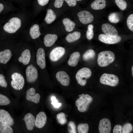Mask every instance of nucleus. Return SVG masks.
I'll return each mask as SVG.
<instances>
[{
	"label": "nucleus",
	"instance_id": "nucleus-31",
	"mask_svg": "<svg viewBox=\"0 0 133 133\" xmlns=\"http://www.w3.org/2000/svg\"><path fill=\"white\" fill-rule=\"evenodd\" d=\"M57 120L60 124L63 125L67 122V120L65 114L63 112L58 114L56 115Z\"/></svg>",
	"mask_w": 133,
	"mask_h": 133
},
{
	"label": "nucleus",
	"instance_id": "nucleus-17",
	"mask_svg": "<svg viewBox=\"0 0 133 133\" xmlns=\"http://www.w3.org/2000/svg\"><path fill=\"white\" fill-rule=\"evenodd\" d=\"M47 117L46 114L43 112H39L37 115L35 121V125L38 128H41L46 124Z\"/></svg>",
	"mask_w": 133,
	"mask_h": 133
},
{
	"label": "nucleus",
	"instance_id": "nucleus-45",
	"mask_svg": "<svg viewBox=\"0 0 133 133\" xmlns=\"http://www.w3.org/2000/svg\"><path fill=\"white\" fill-rule=\"evenodd\" d=\"M4 8V6L2 4L0 3V14Z\"/></svg>",
	"mask_w": 133,
	"mask_h": 133
},
{
	"label": "nucleus",
	"instance_id": "nucleus-19",
	"mask_svg": "<svg viewBox=\"0 0 133 133\" xmlns=\"http://www.w3.org/2000/svg\"><path fill=\"white\" fill-rule=\"evenodd\" d=\"M12 55L11 51L6 49L0 52V63L4 64L7 63L10 60Z\"/></svg>",
	"mask_w": 133,
	"mask_h": 133
},
{
	"label": "nucleus",
	"instance_id": "nucleus-33",
	"mask_svg": "<svg viewBox=\"0 0 133 133\" xmlns=\"http://www.w3.org/2000/svg\"><path fill=\"white\" fill-rule=\"evenodd\" d=\"M133 130V127L131 123H127L123 125L122 127V133H129Z\"/></svg>",
	"mask_w": 133,
	"mask_h": 133
},
{
	"label": "nucleus",
	"instance_id": "nucleus-38",
	"mask_svg": "<svg viewBox=\"0 0 133 133\" xmlns=\"http://www.w3.org/2000/svg\"><path fill=\"white\" fill-rule=\"evenodd\" d=\"M68 131L69 133H77L76 126L75 123L72 121H70L68 125Z\"/></svg>",
	"mask_w": 133,
	"mask_h": 133
},
{
	"label": "nucleus",
	"instance_id": "nucleus-40",
	"mask_svg": "<svg viewBox=\"0 0 133 133\" xmlns=\"http://www.w3.org/2000/svg\"><path fill=\"white\" fill-rule=\"evenodd\" d=\"M0 86L4 87H6L7 86V83L4 76L1 74H0Z\"/></svg>",
	"mask_w": 133,
	"mask_h": 133
},
{
	"label": "nucleus",
	"instance_id": "nucleus-12",
	"mask_svg": "<svg viewBox=\"0 0 133 133\" xmlns=\"http://www.w3.org/2000/svg\"><path fill=\"white\" fill-rule=\"evenodd\" d=\"M101 29L102 32L108 36L115 37L118 35V32L116 28L108 23L103 24Z\"/></svg>",
	"mask_w": 133,
	"mask_h": 133
},
{
	"label": "nucleus",
	"instance_id": "nucleus-36",
	"mask_svg": "<svg viewBox=\"0 0 133 133\" xmlns=\"http://www.w3.org/2000/svg\"><path fill=\"white\" fill-rule=\"evenodd\" d=\"M115 2L118 7L122 10L126 9L127 6L126 2L124 0H115Z\"/></svg>",
	"mask_w": 133,
	"mask_h": 133
},
{
	"label": "nucleus",
	"instance_id": "nucleus-1",
	"mask_svg": "<svg viewBox=\"0 0 133 133\" xmlns=\"http://www.w3.org/2000/svg\"><path fill=\"white\" fill-rule=\"evenodd\" d=\"M115 58V55L113 52L110 51H102L98 55V63L100 67L106 66L113 63Z\"/></svg>",
	"mask_w": 133,
	"mask_h": 133
},
{
	"label": "nucleus",
	"instance_id": "nucleus-20",
	"mask_svg": "<svg viewBox=\"0 0 133 133\" xmlns=\"http://www.w3.org/2000/svg\"><path fill=\"white\" fill-rule=\"evenodd\" d=\"M57 35L54 34H48L44 38V43L47 47H50L53 45L57 39Z\"/></svg>",
	"mask_w": 133,
	"mask_h": 133
},
{
	"label": "nucleus",
	"instance_id": "nucleus-21",
	"mask_svg": "<svg viewBox=\"0 0 133 133\" xmlns=\"http://www.w3.org/2000/svg\"><path fill=\"white\" fill-rule=\"evenodd\" d=\"M31 58L30 51L28 49H26L22 52L21 56L18 58V60L23 65H26L29 63Z\"/></svg>",
	"mask_w": 133,
	"mask_h": 133
},
{
	"label": "nucleus",
	"instance_id": "nucleus-8",
	"mask_svg": "<svg viewBox=\"0 0 133 133\" xmlns=\"http://www.w3.org/2000/svg\"><path fill=\"white\" fill-rule=\"evenodd\" d=\"M0 122L9 126H13L14 123V120L7 111L0 109Z\"/></svg>",
	"mask_w": 133,
	"mask_h": 133
},
{
	"label": "nucleus",
	"instance_id": "nucleus-43",
	"mask_svg": "<svg viewBox=\"0 0 133 133\" xmlns=\"http://www.w3.org/2000/svg\"><path fill=\"white\" fill-rule=\"evenodd\" d=\"M65 0L70 7L74 6L77 4V1L76 0Z\"/></svg>",
	"mask_w": 133,
	"mask_h": 133
},
{
	"label": "nucleus",
	"instance_id": "nucleus-39",
	"mask_svg": "<svg viewBox=\"0 0 133 133\" xmlns=\"http://www.w3.org/2000/svg\"><path fill=\"white\" fill-rule=\"evenodd\" d=\"M52 101L51 104L53 106L56 108H58L60 107L62 104L61 103H58L56 97L54 96H52L51 98Z\"/></svg>",
	"mask_w": 133,
	"mask_h": 133
},
{
	"label": "nucleus",
	"instance_id": "nucleus-2",
	"mask_svg": "<svg viewBox=\"0 0 133 133\" xmlns=\"http://www.w3.org/2000/svg\"><path fill=\"white\" fill-rule=\"evenodd\" d=\"M79 98L76 101L75 105L79 111L81 112H86L92 102L93 98L88 94L84 95L83 94L79 95Z\"/></svg>",
	"mask_w": 133,
	"mask_h": 133
},
{
	"label": "nucleus",
	"instance_id": "nucleus-5",
	"mask_svg": "<svg viewBox=\"0 0 133 133\" xmlns=\"http://www.w3.org/2000/svg\"><path fill=\"white\" fill-rule=\"evenodd\" d=\"M12 80L11 83L12 87L17 90L22 89L24 85L25 81L22 75L18 72H15L11 76Z\"/></svg>",
	"mask_w": 133,
	"mask_h": 133
},
{
	"label": "nucleus",
	"instance_id": "nucleus-34",
	"mask_svg": "<svg viewBox=\"0 0 133 133\" xmlns=\"http://www.w3.org/2000/svg\"><path fill=\"white\" fill-rule=\"evenodd\" d=\"M93 26L91 24L89 25L88 27V30L86 33V36L89 40L91 39L94 36Z\"/></svg>",
	"mask_w": 133,
	"mask_h": 133
},
{
	"label": "nucleus",
	"instance_id": "nucleus-26",
	"mask_svg": "<svg viewBox=\"0 0 133 133\" xmlns=\"http://www.w3.org/2000/svg\"><path fill=\"white\" fill-rule=\"evenodd\" d=\"M81 36V33L80 32L75 31L68 34L66 37V39L68 42H72L79 39Z\"/></svg>",
	"mask_w": 133,
	"mask_h": 133
},
{
	"label": "nucleus",
	"instance_id": "nucleus-46",
	"mask_svg": "<svg viewBox=\"0 0 133 133\" xmlns=\"http://www.w3.org/2000/svg\"><path fill=\"white\" fill-rule=\"evenodd\" d=\"M133 66H132V76H133Z\"/></svg>",
	"mask_w": 133,
	"mask_h": 133
},
{
	"label": "nucleus",
	"instance_id": "nucleus-44",
	"mask_svg": "<svg viewBox=\"0 0 133 133\" xmlns=\"http://www.w3.org/2000/svg\"><path fill=\"white\" fill-rule=\"evenodd\" d=\"M49 0H37L38 4L41 6H44L48 3Z\"/></svg>",
	"mask_w": 133,
	"mask_h": 133
},
{
	"label": "nucleus",
	"instance_id": "nucleus-3",
	"mask_svg": "<svg viewBox=\"0 0 133 133\" xmlns=\"http://www.w3.org/2000/svg\"><path fill=\"white\" fill-rule=\"evenodd\" d=\"M21 26L20 19L17 17L11 18L3 27L4 30L6 32L10 33H15L20 28Z\"/></svg>",
	"mask_w": 133,
	"mask_h": 133
},
{
	"label": "nucleus",
	"instance_id": "nucleus-24",
	"mask_svg": "<svg viewBox=\"0 0 133 133\" xmlns=\"http://www.w3.org/2000/svg\"><path fill=\"white\" fill-rule=\"evenodd\" d=\"M106 2L105 0H95L91 3V6L94 10L101 9L105 7Z\"/></svg>",
	"mask_w": 133,
	"mask_h": 133
},
{
	"label": "nucleus",
	"instance_id": "nucleus-9",
	"mask_svg": "<svg viewBox=\"0 0 133 133\" xmlns=\"http://www.w3.org/2000/svg\"><path fill=\"white\" fill-rule=\"evenodd\" d=\"M80 21L84 24L91 22L94 19L93 15L89 12L86 10L81 11L77 14Z\"/></svg>",
	"mask_w": 133,
	"mask_h": 133
},
{
	"label": "nucleus",
	"instance_id": "nucleus-16",
	"mask_svg": "<svg viewBox=\"0 0 133 133\" xmlns=\"http://www.w3.org/2000/svg\"><path fill=\"white\" fill-rule=\"evenodd\" d=\"M56 77L57 80L63 85L67 86L69 84L70 78L66 72L59 71L56 73Z\"/></svg>",
	"mask_w": 133,
	"mask_h": 133
},
{
	"label": "nucleus",
	"instance_id": "nucleus-30",
	"mask_svg": "<svg viewBox=\"0 0 133 133\" xmlns=\"http://www.w3.org/2000/svg\"><path fill=\"white\" fill-rule=\"evenodd\" d=\"M89 128L88 125L87 123L79 124L77 127L78 131L79 133H87Z\"/></svg>",
	"mask_w": 133,
	"mask_h": 133
},
{
	"label": "nucleus",
	"instance_id": "nucleus-15",
	"mask_svg": "<svg viewBox=\"0 0 133 133\" xmlns=\"http://www.w3.org/2000/svg\"><path fill=\"white\" fill-rule=\"evenodd\" d=\"M35 93V90L34 88H30L26 92V98L28 101L37 104L40 101V96L39 93Z\"/></svg>",
	"mask_w": 133,
	"mask_h": 133
},
{
	"label": "nucleus",
	"instance_id": "nucleus-35",
	"mask_svg": "<svg viewBox=\"0 0 133 133\" xmlns=\"http://www.w3.org/2000/svg\"><path fill=\"white\" fill-rule=\"evenodd\" d=\"M10 103V100L7 97L0 94V105H7Z\"/></svg>",
	"mask_w": 133,
	"mask_h": 133
},
{
	"label": "nucleus",
	"instance_id": "nucleus-23",
	"mask_svg": "<svg viewBox=\"0 0 133 133\" xmlns=\"http://www.w3.org/2000/svg\"><path fill=\"white\" fill-rule=\"evenodd\" d=\"M29 33L32 39H35L38 38L41 34L38 25L37 24L33 25L30 28Z\"/></svg>",
	"mask_w": 133,
	"mask_h": 133
},
{
	"label": "nucleus",
	"instance_id": "nucleus-32",
	"mask_svg": "<svg viewBox=\"0 0 133 133\" xmlns=\"http://www.w3.org/2000/svg\"><path fill=\"white\" fill-rule=\"evenodd\" d=\"M108 20L111 23H116L120 21V18L118 14L116 13L110 14L108 16Z\"/></svg>",
	"mask_w": 133,
	"mask_h": 133
},
{
	"label": "nucleus",
	"instance_id": "nucleus-7",
	"mask_svg": "<svg viewBox=\"0 0 133 133\" xmlns=\"http://www.w3.org/2000/svg\"><path fill=\"white\" fill-rule=\"evenodd\" d=\"M26 74L27 81L30 83L35 82L38 76V71L32 64L27 67L26 70Z\"/></svg>",
	"mask_w": 133,
	"mask_h": 133
},
{
	"label": "nucleus",
	"instance_id": "nucleus-11",
	"mask_svg": "<svg viewBox=\"0 0 133 133\" xmlns=\"http://www.w3.org/2000/svg\"><path fill=\"white\" fill-rule=\"evenodd\" d=\"M99 39L100 41L104 43L112 44L117 43L120 42L121 38L118 35L116 37H114L102 34L99 35Z\"/></svg>",
	"mask_w": 133,
	"mask_h": 133
},
{
	"label": "nucleus",
	"instance_id": "nucleus-42",
	"mask_svg": "<svg viewBox=\"0 0 133 133\" xmlns=\"http://www.w3.org/2000/svg\"><path fill=\"white\" fill-rule=\"evenodd\" d=\"M64 2V0H55L54 3V7L57 8L61 7Z\"/></svg>",
	"mask_w": 133,
	"mask_h": 133
},
{
	"label": "nucleus",
	"instance_id": "nucleus-37",
	"mask_svg": "<svg viewBox=\"0 0 133 133\" xmlns=\"http://www.w3.org/2000/svg\"><path fill=\"white\" fill-rule=\"evenodd\" d=\"M127 26L129 29L133 31V14L129 15L128 17L127 21Z\"/></svg>",
	"mask_w": 133,
	"mask_h": 133
},
{
	"label": "nucleus",
	"instance_id": "nucleus-25",
	"mask_svg": "<svg viewBox=\"0 0 133 133\" xmlns=\"http://www.w3.org/2000/svg\"><path fill=\"white\" fill-rule=\"evenodd\" d=\"M62 22L65 27V29L66 31L68 32H70L72 31L75 28V23L69 18H65L63 20Z\"/></svg>",
	"mask_w": 133,
	"mask_h": 133
},
{
	"label": "nucleus",
	"instance_id": "nucleus-4",
	"mask_svg": "<svg viewBox=\"0 0 133 133\" xmlns=\"http://www.w3.org/2000/svg\"><path fill=\"white\" fill-rule=\"evenodd\" d=\"M91 74V71L90 69L83 67L78 71L75 77L78 83L82 86H84L86 83L87 79L90 77Z\"/></svg>",
	"mask_w": 133,
	"mask_h": 133
},
{
	"label": "nucleus",
	"instance_id": "nucleus-10",
	"mask_svg": "<svg viewBox=\"0 0 133 133\" xmlns=\"http://www.w3.org/2000/svg\"><path fill=\"white\" fill-rule=\"evenodd\" d=\"M65 52V49L63 47H56L52 50L50 53V59L52 61H56L64 55Z\"/></svg>",
	"mask_w": 133,
	"mask_h": 133
},
{
	"label": "nucleus",
	"instance_id": "nucleus-14",
	"mask_svg": "<svg viewBox=\"0 0 133 133\" xmlns=\"http://www.w3.org/2000/svg\"><path fill=\"white\" fill-rule=\"evenodd\" d=\"M36 59L37 64L42 69L44 68L46 66L45 53L43 49L41 48L38 50Z\"/></svg>",
	"mask_w": 133,
	"mask_h": 133
},
{
	"label": "nucleus",
	"instance_id": "nucleus-18",
	"mask_svg": "<svg viewBox=\"0 0 133 133\" xmlns=\"http://www.w3.org/2000/svg\"><path fill=\"white\" fill-rule=\"evenodd\" d=\"M24 120L27 129L29 131H32L35 126V118L31 113H28L25 116Z\"/></svg>",
	"mask_w": 133,
	"mask_h": 133
},
{
	"label": "nucleus",
	"instance_id": "nucleus-29",
	"mask_svg": "<svg viewBox=\"0 0 133 133\" xmlns=\"http://www.w3.org/2000/svg\"><path fill=\"white\" fill-rule=\"evenodd\" d=\"M13 130L11 126L0 122V133H13Z\"/></svg>",
	"mask_w": 133,
	"mask_h": 133
},
{
	"label": "nucleus",
	"instance_id": "nucleus-47",
	"mask_svg": "<svg viewBox=\"0 0 133 133\" xmlns=\"http://www.w3.org/2000/svg\"><path fill=\"white\" fill-rule=\"evenodd\" d=\"M76 0L77 1H81L82 0Z\"/></svg>",
	"mask_w": 133,
	"mask_h": 133
},
{
	"label": "nucleus",
	"instance_id": "nucleus-41",
	"mask_svg": "<svg viewBox=\"0 0 133 133\" xmlns=\"http://www.w3.org/2000/svg\"><path fill=\"white\" fill-rule=\"evenodd\" d=\"M122 126L119 124L116 125L114 127L113 131V133H122Z\"/></svg>",
	"mask_w": 133,
	"mask_h": 133
},
{
	"label": "nucleus",
	"instance_id": "nucleus-13",
	"mask_svg": "<svg viewBox=\"0 0 133 133\" xmlns=\"http://www.w3.org/2000/svg\"><path fill=\"white\" fill-rule=\"evenodd\" d=\"M111 124L109 119L105 118L100 120L99 126L100 133H109L111 132Z\"/></svg>",
	"mask_w": 133,
	"mask_h": 133
},
{
	"label": "nucleus",
	"instance_id": "nucleus-6",
	"mask_svg": "<svg viewBox=\"0 0 133 133\" xmlns=\"http://www.w3.org/2000/svg\"><path fill=\"white\" fill-rule=\"evenodd\" d=\"M100 81L103 84L115 86L118 84L119 80L118 77L115 75L104 73L101 76Z\"/></svg>",
	"mask_w": 133,
	"mask_h": 133
},
{
	"label": "nucleus",
	"instance_id": "nucleus-22",
	"mask_svg": "<svg viewBox=\"0 0 133 133\" xmlns=\"http://www.w3.org/2000/svg\"><path fill=\"white\" fill-rule=\"evenodd\" d=\"M80 57V54L78 52H74L70 55L68 61L70 66L75 67L78 64Z\"/></svg>",
	"mask_w": 133,
	"mask_h": 133
},
{
	"label": "nucleus",
	"instance_id": "nucleus-28",
	"mask_svg": "<svg viewBox=\"0 0 133 133\" xmlns=\"http://www.w3.org/2000/svg\"><path fill=\"white\" fill-rule=\"evenodd\" d=\"M95 56V53L93 50L89 49L83 54V58L85 61H87L94 59Z\"/></svg>",
	"mask_w": 133,
	"mask_h": 133
},
{
	"label": "nucleus",
	"instance_id": "nucleus-27",
	"mask_svg": "<svg viewBox=\"0 0 133 133\" xmlns=\"http://www.w3.org/2000/svg\"><path fill=\"white\" fill-rule=\"evenodd\" d=\"M56 15L54 12L51 9H48L45 20L48 24H50L55 19Z\"/></svg>",
	"mask_w": 133,
	"mask_h": 133
}]
</instances>
